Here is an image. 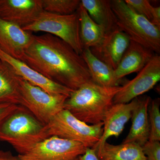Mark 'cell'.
Returning a JSON list of instances; mask_svg holds the SVG:
<instances>
[{
  "label": "cell",
  "mask_w": 160,
  "mask_h": 160,
  "mask_svg": "<svg viewBox=\"0 0 160 160\" xmlns=\"http://www.w3.org/2000/svg\"><path fill=\"white\" fill-rule=\"evenodd\" d=\"M21 61L48 79L72 91L92 82L82 56L66 42L49 33L34 35Z\"/></svg>",
  "instance_id": "6da1fadb"
},
{
  "label": "cell",
  "mask_w": 160,
  "mask_h": 160,
  "mask_svg": "<svg viewBox=\"0 0 160 160\" xmlns=\"http://www.w3.org/2000/svg\"><path fill=\"white\" fill-rule=\"evenodd\" d=\"M120 88L103 87L93 82L86 83L71 92L65 102L64 109L86 124L103 122Z\"/></svg>",
  "instance_id": "7a4b0ae2"
},
{
  "label": "cell",
  "mask_w": 160,
  "mask_h": 160,
  "mask_svg": "<svg viewBox=\"0 0 160 160\" xmlns=\"http://www.w3.org/2000/svg\"><path fill=\"white\" fill-rule=\"evenodd\" d=\"M49 137L46 125L20 105L0 125V141L9 143L18 155Z\"/></svg>",
  "instance_id": "3957f363"
},
{
  "label": "cell",
  "mask_w": 160,
  "mask_h": 160,
  "mask_svg": "<svg viewBox=\"0 0 160 160\" xmlns=\"http://www.w3.org/2000/svg\"><path fill=\"white\" fill-rule=\"evenodd\" d=\"M111 4L117 19L118 28L131 41L159 55L160 28L135 11L125 1L112 0Z\"/></svg>",
  "instance_id": "277c9868"
},
{
  "label": "cell",
  "mask_w": 160,
  "mask_h": 160,
  "mask_svg": "<svg viewBox=\"0 0 160 160\" xmlns=\"http://www.w3.org/2000/svg\"><path fill=\"white\" fill-rule=\"evenodd\" d=\"M22 29L31 32H43L52 35L66 42L78 54L81 55L82 53L77 11L73 14L60 15L43 10L33 22Z\"/></svg>",
  "instance_id": "5b68a950"
},
{
  "label": "cell",
  "mask_w": 160,
  "mask_h": 160,
  "mask_svg": "<svg viewBox=\"0 0 160 160\" xmlns=\"http://www.w3.org/2000/svg\"><path fill=\"white\" fill-rule=\"evenodd\" d=\"M19 77L20 106H22L41 122L47 125L60 112L69 96L50 94Z\"/></svg>",
  "instance_id": "8992f818"
},
{
  "label": "cell",
  "mask_w": 160,
  "mask_h": 160,
  "mask_svg": "<svg viewBox=\"0 0 160 160\" xmlns=\"http://www.w3.org/2000/svg\"><path fill=\"white\" fill-rule=\"evenodd\" d=\"M49 137L55 136L82 143L92 148L99 141L103 133V123L89 126L63 109L47 125Z\"/></svg>",
  "instance_id": "52a82bcc"
},
{
  "label": "cell",
  "mask_w": 160,
  "mask_h": 160,
  "mask_svg": "<svg viewBox=\"0 0 160 160\" xmlns=\"http://www.w3.org/2000/svg\"><path fill=\"white\" fill-rule=\"evenodd\" d=\"M87 149L79 142L52 136L18 156L20 160H75L83 155Z\"/></svg>",
  "instance_id": "ba28073f"
},
{
  "label": "cell",
  "mask_w": 160,
  "mask_h": 160,
  "mask_svg": "<svg viewBox=\"0 0 160 160\" xmlns=\"http://www.w3.org/2000/svg\"><path fill=\"white\" fill-rule=\"evenodd\" d=\"M160 80V56L156 54L135 78L120 86L113 104L129 103L152 89Z\"/></svg>",
  "instance_id": "9c48e42d"
},
{
  "label": "cell",
  "mask_w": 160,
  "mask_h": 160,
  "mask_svg": "<svg viewBox=\"0 0 160 160\" xmlns=\"http://www.w3.org/2000/svg\"><path fill=\"white\" fill-rule=\"evenodd\" d=\"M0 61L6 63L18 76L50 94L69 96L72 90L50 81L22 61L12 58L0 48Z\"/></svg>",
  "instance_id": "30bf717a"
},
{
  "label": "cell",
  "mask_w": 160,
  "mask_h": 160,
  "mask_svg": "<svg viewBox=\"0 0 160 160\" xmlns=\"http://www.w3.org/2000/svg\"><path fill=\"white\" fill-rule=\"evenodd\" d=\"M42 0H0V18L22 28L43 11Z\"/></svg>",
  "instance_id": "8fae6325"
},
{
  "label": "cell",
  "mask_w": 160,
  "mask_h": 160,
  "mask_svg": "<svg viewBox=\"0 0 160 160\" xmlns=\"http://www.w3.org/2000/svg\"><path fill=\"white\" fill-rule=\"evenodd\" d=\"M33 37L32 32L0 18V48L12 58L21 61Z\"/></svg>",
  "instance_id": "7c38bea8"
},
{
  "label": "cell",
  "mask_w": 160,
  "mask_h": 160,
  "mask_svg": "<svg viewBox=\"0 0 160 160\" xmlns=\"http://www.w3.org/2000/svg\"><path fill=\"white\" fill-rule=\"evenodd\" d=\"M136 98L129 103L113 104L103 120V133L99 141L92 149L94 151L100 148L112 136L118 138L122 132L125 125L130 120L132 112L139 102Z\"/></svg>",
  "instance_id": "4fadbf2b"
},
{
  "label": "cell",
  "mask_w": 160,
  "mask_h": 160,
  "mask_svg": "<svg viewBox=\"0 0 160 160\" xmlns=\"http://www.w3.org/2000/svg\"><path fill=\"white\" fill-rule=\"evenodd\" d=\"M130 41L129 37L118 28L106 33L102 43L90 50L96 57L114 70L129 46Z\"/></svg>",
  "instance_id": "5bb4252c"
},
{
  "label": "cell",
  "mask_w": 160,
  "mask_h": 160,
  "mask_svg": "<svg viewBox=\"0 0 160 160\" xmlns=\"http://www.w3.org/2000/svg\"><path fill=\"white\" fill-rule=\"evenodd\" d=\"M156 54L151 49L134 41H130L117 67L114 70L116 80L121 82L126 76L139 72Z\"/></svg>",
  "instance_id": "9a60e30c"
},
{
  "label": "cell",
  "mask_w": 160,
  "mask_h": 160,
  "mask_svg": "<svg viewBox=\"0 0 160 160\" xmlns=\"http://www.w3.org/2000/svg\"><path fill=\"white\" fill-rule=\"evenodd\" d=\"M150 98L146 97L140 99L132 116V126L128 134L122 143L133 142L143 146L149 140L150 136L148 109Z\"/></svg>",
  "instance_id": "2e32d148"
},
{
  "label": "cell",
  "mask_w": 160,
  "mask_h": 160,
  "mask_svg": "<svg viewBox=\"0 0 160 160\" xmlns=\"http://www.w3.org/2000/svg\"><path fill=\"white\" fill-rule=\"evenodd\" d=\"M81 4L96 23L102 26L106 33L118 29V21L110 0H82Z\"/></svg>",
  "instance_id": "e0dca14e"
},
{
  "label": "cell",
  "mask_w": 160,
  "mask_h": 160,
  "mask_svg": "<svg viewBox=\"0 0 160 160\" xmlns=\"http://www.w3.org/2000/svg\"><path fill=\"white\" fill-rule=\"evenodd\" d=\"M94 151L99 160H147L142 146L135 143L113 145L106 142Z\"/></svg>",
  "instance_id": "ac0fdd59"
},
{
  "label": "cell",
  "mask_w": 160,
  "mask_h": 160,
  "mask_svg": "<svg viewBox=\"0 0 160 160\" xmlns=\"http://www.w3.org/2000/svg\"><path fill=\"white\" fill-rule=\"evenodd\" d=\"M77 12L80 22V38L83 50L98 46L106 37L105 29L91 18L81 2Z\"/></svg>",
  "instance_id": "d6986e66"
},
{
  "label": "cell",
  "mask_w": 160,
  "mask_h": 160,
  "mask_svg": "<svg viewBox=\"0 0 160 160\" xmlns=\"http://www.w3.org/2000/svg\"><path fill=\"white\" fill-rule=\"evenodd\" d=\"M81 56L88 67L93 82L103 87L120 86V82L115 78L114 70L96 57L90 49H84Z\"/></svg>",
  "instance_id": "ffe728a7"
},
{
  "label": "cell",
  "mask_w": 160,
  "mask_h": 160,
  "mask_svg": "<svg viewBox=\"0 0 160 160\" xmlns=\"http://www.w3.org/2000/svg\"><path fill=\"white\" fill-rule=\"evenodd\" d=\"M19 77L0 61V103L20 105Z\"/></svg>",
  "instance_id": "44dd1931"
},
{
  "label": "cell",
  "mask_w": 160,
  "mask_h": 160,
  "mask_svg": "<svg viewBox=\"0 0 160 160\" xmlns=\"http://www.w3.org/2000/svg\"><path fill=\"white\" fill-rule=\"evenodd\" d=\"M44 11L55 14L69 15L77 11L80 0H42Z\"/></svg>",
  "instance_id": "7402d4cb"
},
{
  "label": "cell",
  "mask_w": 160,
  "mask_h": 160,
  "mask_svg": "<svg viewBox=\"0 0 160 160\" xmlns=\"http://www.w3.org/2000/svg\"><path fill=\"white\" fill-rule=\"evenodd\" d=\"M149 110L150 136L149 140L160 141V99L152 101Z\"/></svg>",
  "instance_id": "603a6c76"
},
{
  "label": "cell",
  "mask_w": 160,
  "mask_h": 160,
  "mask_svg": "<svg viewBox=\"0 0 160 160\" xmlns=\"http://www.w3.org/2000/svg\"><path fill=\"white\" fill-rule=\"evenodd\" d=\"M127 5H129L135 11L146 18L152 23L153 19L155 7L147 0H125Z\"/></svg>",
  "instance_id": "cb8c5ba5"
},
{
  "label": "cell",
  "mask_w": 160,
  "mask_h": 160,
  "mask_svg": "<svg viewBox=\"0 0 160 160\" xmlns=\"http://www.w3.org/2000/svg\"><path fill=\"white\" fill-rule=\"evenodd\" d=\"M142 149L147 160H160L159 141L149 140Z\"/></svg>",
  "instance_id": "d4e9b609"
},
{
  "label": "cell",
  "mask_w": 160,
  "mask_h": 160,
  "mask_svg": "<svg viewBox=\"0 0 160 160\" xmlns=\"http://www.w3.org/2000/svg\"><path fill=\"white\" fill-rule=\"evenodd\" d=\"M19 106L11 103H0V125L17 110Z\"/></svg>",
  "instance_id": "484cf974"
},
{
  "label": "cell",
  "mask_w": 160,
  "mask_h": 160,
  "mask_svg": "<svg viewBox=\"0 0 160 160\" xmlns=\"http://www.w3.org/2000/svg\"><path fill=\"white\" fill-rule=\"evenodd\" d=\"M80 160H99L94 150L92 148H87L86 152L79 157Z\"/></svg>",
  "instance_id": "4316f807"
},
{
  "label": "cell",
  "mask_w": 160,
  "mask_h": 160,
  "mask_svg": "<svg viewBox=\"0 0 160 160\" xmlns=\"http://www.w3.org/2000/svg\"><path fill=\"white\" fill-rule=\"evenodd\" d=\"M0 160H20L18 156L12 154L10 151L0 150Z\"/></svg>",
  "instance_id": "83f0119b"
},
{
  "label": "cell",
  "mask_w": 160,
  "mask_h": 160,
  "mask_svg": "<svg viewBox=\"0 0 160 160\" xmlns=\"http://www.w3.org/2000/svg\"><path fill=\"white\" fill-rule=\"evenodd\" d=\"M75 160H80L79 157L78 158H77L76 159H75Z\"/></svg>",
  "instance_id": "f1b7e54d"
}]
</instances>
